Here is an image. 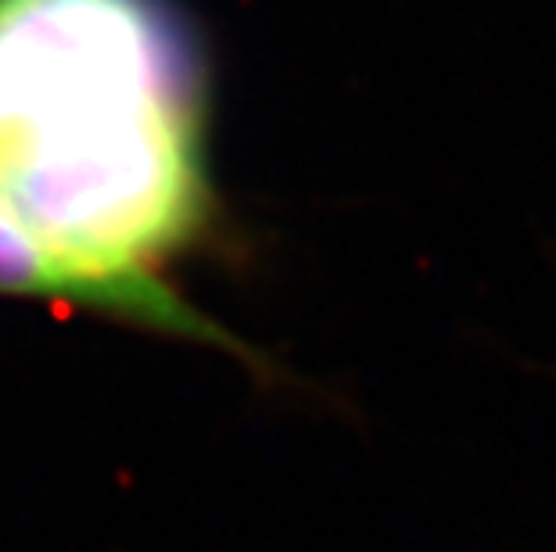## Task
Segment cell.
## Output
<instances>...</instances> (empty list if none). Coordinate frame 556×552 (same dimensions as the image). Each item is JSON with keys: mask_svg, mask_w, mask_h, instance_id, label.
<instances>
[{"mask_svg": "<svg viewBox=\"0 0 556 552\" xmlns=\"http://www.w3.org/2000/svg\"><path fill=\"white\" fill-rule=\"evenodd\" d=\"M205 129L173 0H0V295L244 356L165 277L216 208Z\"/></svg>", "mask_w": 556, "mask_h": 552, "instance_id": "obj_1", "label": "cell"}]
</instances>
